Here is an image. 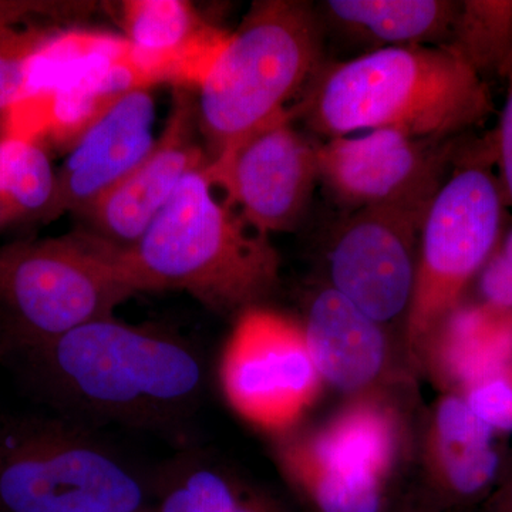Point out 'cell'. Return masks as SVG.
<instances>
[{"mask_svg": "<svg viewBox=\"0 0 512 512\" xmlns=\"http://www.w3.org/2000/svg\"><path fill=\"white\" fill-rule=\"evenodd\" d=\"M20 357L49 396L97 419L134 426L180 417L202 389L200 359L185 343L114 316Z\"/></svg>", "mask_w": 512, "mask_h": 512, "instance_id": "3957f363", "label": "cell"}, {"mask_svg": "<svg viewBox=\"0 0 512 512\" xmlns=\"http://www.w3.org/2000/svg\"><path fill=\"white\" fill-rule=\"evenodd\" d=\"M291 110L326 140L372 130L456 138L481 126L494 104L487 80L458 53L409 46L323 63Z\"/></svg>", "mask_w": 512, "mask_h": 512, "instance_id": "6da1fadb", "label": "cell"}, {"mask_svg": "<svg viewBox=\"0 0 512 512\" xmlns=\"http://www.w3.org/2000/svg\"><path fill=\"white\" fill-rule=\"evenodd\" d=\"M498 249L505 256V259L512 264V228L508 229L507 234L503 235Z\"/></svg>", "mask_w": 512, "mask_h": 512, "instance_id": "83f0119b", "label": "cell"}, {"mask_svg": "<svg viewBox=\"0 0 512 512\" xmlns=\"http://www.w3.org/2000/svg\"><path fill=\"white\" fill-rule=\"evenodd\" d=\"M208 163L185 175L133 247L111 248L90 237L136 293L177 289L214 311L239 315L274 292L281 259L268 235L217 200Z\"/></svg>", "mask_w": 512, "mask_h": 512, "instance_id": "7a4b0ae2", "label": "cell"}, {"mask_svg": "<svg viewBox=\"0 0 512 512\" xmlns=\"http://www.w3.org/2000/svg\"><path fill=\"white\" fill-rule=\"evenodd\" d=\"M325 386L346 397L413 394L416 380L403 343L392 329L322 282L306 296L299 320Z\"/></svg>", "mask_w": 512, "mask_h": 512, "instance_id": "7c38bea8", "label": "cell"}, {"mask_svg": "<svg viewBox=\"0 0 512 512\" xmlns=\"http://www.w3.org/2000/svg\"><path fill=\"white\" fill-rule=\"evenodd\" d=\"M399 512H439V511L436 510V505L429 503V504L419 505V507L406 508V510L399 511Z\"/></svg>", "mask_w": 512, "mask_h": 512, "instance_id": "f1b7e54d", "label": "cell"}, {"mask_svg": "<svg viewBox=\"0 0 512 512\" xmlns=\"http://www.w3.org/2000/svg\"><path fill=\"white\" fill-rule=\"evenodd\" d=\"M143 484L113 451L66 421L0 426V507L6 512H143Z\"/></svg>", "mask_w": 512, "mask_h": 512, "instance_id": "52a82bcc", "label": "cell"}, {"mask_svg": "<svg viewBox=\"0 0 512 512\" xmlns=\"http://www.w3.org/2000/svg\"><path fill=\"white\" fill-rule=\"evenodd\" d=\"M195 124L197 109L180 94L151 153L119 184L79 212L89 222L84 232L111 248L133 247L185 175L210 161L195 141Z\"/></svg>", "mask_w": 512, "mask_h": 512, "instance_id": "4fadbf2b", "label": "cell"}, {"mask_svg": "<svg viewBox=\"0 0 512 512\" xmlns=\"http://www.w3.org/2000/svg\"><path fill=\"white\" fill-rule=\"evenodd\" d=\"M481 301L495 308L512 312V264L501 254L494 252L477 276Z\"/></svg>", "mask_w": 512, "mask_h": 512, "instance_id": "cb8c5ba5", "label": "cell"}, {"mask_svg": "<svg viewBox=\"0 0 512 512\" xmlns=\"http://www.w3.org/2000/svg\"><path fill=\"white\" fill-rule=\"evenodd\" d=\"M426 211L377 207L348 212L326 248V284L387 328L400 322L403 329Z\"/></svg>", "mask_w": 512, "mask_h": 512, "instance_id": "8fae6325", "label": "cell"}, {"mask_svg": "<svg viewBox=\"0 0 512 512\" xmlns=\"http://www.w3.org/2000/svg\"><path fill=\"white\" fill-rule=\"evenodd\" d=\"M295 123L288 110L207 165L229 207L268 237L298 225L319 183V143Z\"/></svg>", "mask_w": 512, "mask_h": 512, "instance_id": "30bf717a", "label": "cell"}, {"mask_svg": "<svg viewBox=\"0 0 512 512\" xmlns=\"http://www.w3.org/2000/svg\"><path fill=\"white\" fill-rule=\"evenodd\" d=\"M460 2L454 0H325L316 5L332 32L363 53L387 47H446Z\"/></svg>", "mask_w": 512, "mask_h": 512, "instance_id": "ac0fdd59", "label": "cell"}, {"mask_svg": "<svg viewBox=\"0 0 512 512\" xmlns=\"http://www.w3.org/2000/svg\"><path fill=\"white\" fill-rule=\"evenodd\" d=\"M56 192V173L36 140L5 134L0 140V195L20 217L45 218Z\"/></svg>", "mask_w": 512, "mask_h": 512, "instance_id": "44dd1931", "label": "cell"}, {"mask_svg": "<svg viewBox=\"0 0 512 512\" xmlns=\"http://www.w3.org/2000/svg\"><path fill=\"white\" fill-rule=\"evenodd\" d=\"M136 291L84 231L0 247V349L23 356L113 318Z\"/></svg>", "mask_w": 512, "mask_h": 512, "instance_id": "8992f818", "label": "cell"}, {"mask_svg": "<svg viewBox=\"0 0 512 512\" xmlns=\"http://www.w3.org/2000/svg\"><path fill=\"white\" fill-rule=\"evenodd\" d=\"M2 357H5V355H3L2 349H0V359H2Z\"/></svg>", "mask_w": 512, "mask_h": 512, "instance_id": "f546056e", "label": "cell"}, {"mask_svg": "<svg viewBox=\"0 0 512 512\" xmlns=\"http://www.w3.org/2000/svg\"><path fill=\"white\" fill-rule=\"evenodd\" d=\"M220 382L229 407L274 439L298 429L325 389L301 322L261 305L239 313Z\"/></svg>", "mask_w": 512, "mask_h": 512, "instance_id": "ba28073f", "label": "cell"}, {"mask_svg": "<svg viewBox=\"0 0 512 512\" xmlns=\"http://www.w3.org/2000/svg\"><path fill=\"white\" fill-rule=\"evenodd\" d=\"M461 138L372 130L318 146L319 183L348 212L377 207L427 210L456 163Z\"/></svg>", "mask_w": 512, "mask_h": 512, "instance_id": "9c48e42d", "label": "cell"}, {"mask_svg": "<svg viewBox=\"0 0 512 512\" xmlns=\"http://www.w3.org/2000/svg\"><path fill=\"white\" fill-rule=\"evenodd\" d=\"M325 39L312 3L251 6L198 87L197 121L210 161L295 106L326 62Z\"/></svg>", "mask_w": 512, "mask_h": 512, "instance_id": "277c9868", "label": "cell"}, {"mask_svg": "<svg viewBox=\"0 0 512 512\" xmlns=\"http://www.w3.org/2000/svg\"><path fill=\"white\" fill-rule=\"evenodd\" d=\"M501 77H504L507 82V96H505L500 123L494 137L491 138V144H493L495 168H497L505 202L512 205V47Z\"/></svg>", "mask_w": 512, "mask_h": 512, "instance_id": "603a6c76", "label": "cell"}, {"mask_svg": "<svg viewBox=\"0 0 512 512\" xmlns=\"http://www.w3.org/2000/svg\"><path fill=\"white\" fill-rule=\"evenodd\" d=\"M497 433L470 409L463 394L441 393L416 434L421 478L436 507L471 503L501 471Z\"/></svg>", "mask_w": 512, "mask_h": 512, "instance_id": "9a60e30c", "label": "cell"}, {"mask_svg": "<svg viewBox=\"0 0 512 512\" xmlns=\"http://www.w3.org/2000/svg\"><path fill=\"white\" fill-rule=\"evenodd\" d=\"M126 39L150 86L171 82L200 87L227 45L215 28L181 0H133L123 6Z\"/></svg>", "mask_w": 512, "mask_h": 512, "instance_id": "2e32d148", "label": "cell"}, {"mask_svg": "<svg viewBox=\"0 0 512 512\" xmlns=\"http://www.w3.org/2000/svg\"><path fill=\"white\" fill-rule=\"evenodd\" d=\"M470 409L495 433H512V365L463 394Z\"/></svg>", "mask_w": 512, "mask_h": 512, "instance_id": "7402d4cb", "label": "cell"}, {"mask_svg": "<svg viewBox=\"0 0 512 512\" xmlns=\"http://www.w3.org/2000/svg\"><path fill=\"white\" fill-rule=\"evenodd\" d=\"M494 168L491 140L463 146L424 215L416 282L402 329L404 352L416 373L424 342L463 302L468 285L503 238L507 202Z\"/></svg>", "mask_w": 512, "mask_h": 512, "instance_id": "5b68a950", "label": "cell"}, {"mask_svg": "<svg viewBox=\"0 0 512 512\" xmlns=\"http://www.w3.org/2000/svg\"><path fill=\"white\" fill-rule=\"evenodd\" d=\"M26 55H15L0 49V113L6 117L28 94Z\"/></svg>", "mask_w": 512, "mask_h": 512, "instance_id": "d4e9b609", "label": "cell"}, {"mask_svg": "<svg viewBox=\"0 0 512 512\" xmlns=\"http://www.w3.org/2000/svg\"><path fill=\"white\" fill-rule=\"evenodd\" d=\"M494 512H512V478L498 497Z\"/></svg>", "mask_w": 512, "mask_h": 512, "instance_id": "4316f807", "label": "cell"}, {"mask_svg": "<svg viewBox=\"0 0 512 512\" xmlns=\"http://www.w3.org/2000/svg\"><path fill=\"white\" fill-rule=\"evenodd\" d=\"M447 49L481 76L503 73L512 47V0H463Z\"/></svg>", "mask_w": 512, "mask_h": 512, "instance_id": "ffe728a7", "label": "cell"}, {"mask_svg": "<svg viewBox=\"0 0 512 512\" xmlns=\"http://www.w3.org/2000/svg\"><path fill=\"white\" fill-rule=\"evenodd\" d=\"M158 512H286L271 494L228 468L195 463L170 478Z\"/></svg>", "mask_w": 512, "mask_h": 512, "instance_id": "d6986e66", "label": "cell"}, {"mask_svg": "<svg viewBox=\"0 0 512 512\" xmlns=\"http://www.w3.org/2000/svg\"><path fill=\"white\" fill-rule=\"evenodd\" d=\"M19 220H22V217H20L18 210L5 197L0 195V231Z\"/></svg>", "mask_w": 512, "mask_h": 512, "instance_id": "484cf974", "label": "cell"}, {"mask_svg": "<svg viewBox=\"0 0 512 512\" xmlns=\"http://www.w3.org/2000/svg\"><path fill=\"white\" fill-rule=\"evenodd\" d=\"M156 104L148 89L126 94L90 126L56 173V192L43 220L83 211L126 178L151 153Z\"/></svg>", "mask_w": 512, "mask_h": 512, "instance_id": "5bb4252c", "label": "cell"}, {"mask_svg": "<svg viewBox=\"0 0 512 512\" xmlns=\"http://www.w3.org/2000/svg\"><path fill=\"white\" fill-rule=\"evenodd\" d=\"M512 365V312L461 302L441 320L417 357V372L441 393L464 394Z\"/></svg>", "mask_w": 512, "mask_h": 512, "instance_id": "e0dca14e", "label": "cell"}]
</instances>
